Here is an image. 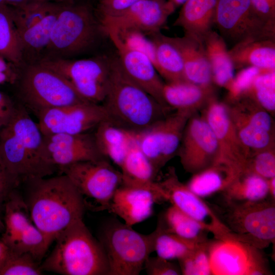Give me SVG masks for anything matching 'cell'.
<instances>
[{
	"mask_svg": "<svg viewBox=\"0 0 275 275\" xmlns=\"http://www.w3.org/2000/svg\"><path fill=\"white\" fill-rule=\"evenodd\" d=\"M58 170L69 177L84 199L93 200L99 210L109 208L116 190L122 183L121 172L106 158L80 161Z\"/></svg>",
	"mask_w": 275,
	"mask_h": 275,
	"instance_id": "obj_10",
	"label": "cell"
},
{
	"mask_svg": "<svg viewBox=\"0 0 275 275\" xmlns=\"http://www.w3.org/2000/svg\"><path fill=\"white\" fill-rule=\"evenodd\" d=\"M158 222L161 228L154 245V252H156L157 256L168 260L174 259L179 260L204 243L190 240L168 232L165 229L162 219Z\"/></svg>",
	"mask_w": 275,
	"mask_h": 275,
	"instance_id": "obj_36",
	"label": "cell"
},
{
	"mask_svg": "<svg viewBox=\"0 0 275 275\" xmlns=\"http://www.w3.org/2000/svg\"><path fill=\"white\" fill-rule=\"evenodd\" d=\"M161 219L168 232L198 242L209 241L206 234L210 232L199 222L173 205L167 210Z\"/></svg>",
	"mask_w": 275,
	"mask_h": 275,
	"instance_id": "obj_35",
	"label": "cell"
},
{
	"mask_svg": "<svg viewBox=\"0 0 275 275\" xmlns=\"http://www.w3.org/2000/svg\"><path fill=\"white\" fill-rule=\"evenodd\" d=\"M186 0H167L168 4L175 11L178 7L181 6Z\"/></svg>",
	"mask_w": 275,
	"mask_h": 275,
	"instance_id": "obj_54",
	"label": "cell"
},
{
	"mask_svg": "<svg viewBox=\"0 0 275 275\" xmlns=\"http://www.w3.org/2000/svg\"><path fill=\"white\" fill-rule=\"evenodd\" d=\"M9 248L2 240H0V263L6 255Z\"/></svg>",
	"mask_w": 275,
	"mask_h": 275,
	"instance_id": "obj_55",
	"label": "cell"
},
{
	"mask_svg": "<svg viewBox=\"0 0 275 275\" xmlns=\"http://www.w3.org/2000/svg\"><path fill=\"white\" fill-rule=\"evenodd\" d=\"M112 57L71 60H46L41 63L64 77L87 101L102 104L109 86Z\"/></svg>",
	"mask_w": 275,
	"mask_h": 275,
	"instance_id": "obj_9",
	"label": "cell"
},
{
	"mask_svg": "<svg viewBox=\"0 0 275 275\" xmlns=\"http://www.w3.org/2000/svg\"><path fill=\"white\" fill-rule=\"evenodd\" d=\"M36 1H43V2H47L49 0H36Z\"/></svg>",
	"mask_w": 275,
	"mask_h": 275,
	"instance_id": "obj_56",
	"label": "cell"
},
{
	"mask_svg": "<svg viewBox=\"0 0 275 275\" xmlns=\"http://www.w3.org/2000/svg\"><path fill=\"white\" fill-rule=\"evenodd\" d=\"M5 207V231L2 240L9 248L33 222L25 201L10 192Z\"/></svg>",
	"mask_w": 275,
	"mask_h": 275,
	"instance_id": "obj_34",
	"label": "cell"
},
{
	"mask_svg": "<svg viewBox=\"0 0 275 275\" xmlns=\"http://www.w3.org/2000/svg\"><path fill=\"white\" fill-rule=\"evenodd\" d=\"M0 56V85L9 83L15 84L19 77V74L11 64Z\"/></svg>",
	"mask_w": 275,
	"mask_h": 275,
	"instance_id": "obj_51",
	"label": "cell"
},
{
	"mask_svg": "<svg viewBox=\"0 0 275 275\" xmlns=\"http://www.w3.org/2000/svg\"><path fill=\"white\" fill-rule=\"evenodd\" d=\"M112 123L124 129L142 132L167 115L163 106L129 78L117 57H112L109 86L102 103Z\"/></svg>",
	"mask_w": 275,
	"mask_h": 275,
	"instance_id": "obj_3",
	"label": "cell"
},
{
	"mask_svg": "<svg viewBox=\"0 0 275 275\" xmlns=\"http://www.w3.org/2000/svg\"><path fill=\"white\" fill-rule=\"evenodd\" d=\"M140 0H99L100 16H114L120 14Z\"/></svg>",
	"mask_w": 275,
	"mask_h": 275,
	"instance_id": "obj_47",
	"label": "cell"
},
{
	"mask_svg": "<svg viewBox=\"0 0 275 275\" xmlns=\"http://www.w3.org/2000/svg\"><path fill=\"white\" fill-rule=\"evenodd\" d=\"M269 197L275 200V176L267 179Z\"/></svg>",
	"mask_w": 275,
	"mask_h": 275,
	"instance_id": "obj_53",
	"label": "cell"
},
{
	"mask_svg": "<svg viewBox=\"0 0 275 275\" xmlns=\"http://www.w3.org/2000/svg\"><path fill=\"white\" fill-rule=\"evenodd\" d=\"M19 253H28L40 262L48 249L42 232L32 223L9 248Z\"/></svg>",
	"mask_w": 275,
	"mask_h": 275,
	"instance_id": "obj_40",
	"label": "cell"
},
{
	"mask_svg": "<svg viewBox=\"0 0 275 275\" xmlns=\"http://www.w3.org/2000/svg\"><path fill=\"white\" fill-rule=\"evenodd\" d=\"M103 34L108 37L115 46L121 66L127 76L160 104L169 107L162 97L164 83L150 59L142 52L128 46L116 32L107 30Z\"/></svg>",
	"mask_w": 275,
	"mask_h": 275,
	"instance_id": "obj_19",
	"label": "cell"
},
{
	"mask_svg": "<svg viewBox=\"0 0 275 275\" xmlns=\"http://www.w3.org/2000/svg\"><path fill=\"white\" fill-rule=\"evenodd\" d=\"M144 268L149 275L182 274L180 267L159 256L149 257L145 261Z\"/></svg>",
	"mask_w": 275,
	"mask_h": 275,
	"instance_id": "obj_46",
	"label": "cell"
},
{
	"mask_svg": "<svg viewBox=\"0 0 275 275\" xmlns=\"http://www.w3.org/2000/svg\"><path fill=\"white\" fill-rule=\"evenodd\" d=\"M17 104L0 91V129L5 126L13 115Z\"/></svg>",
	"mask_w": 275,
	"mask_h": 275,
	"instance_id": "obj_50",
	"label": "cell"
},
{
	"mask_svg": "<svg viewBox=\"0 0 275 275\" xmlns=\"http://www.w3.org/2000/svg\"><path fill=\"white\" fill-rule=\"evenodd\" d=\"M162 97L166 105L170 108L196 113L216 95L214 85L203 86L181 81L164 83Z\"/></svg>",
	"mask_w": 275,
	"mask_h": 275,
	"instance_id": "obj_23",
	"label": "cell"
},
{
	"mask_svg": "<svg viewBox=\"0 0 275 275\" xmlns=\"http://www.w3.org/2000/svg\"><path fill=\"white\" fill-rule=\"evenodd\" d=\"M19 184L8 172L0 152V198L8 195Z\"/></svg>",
	"mask_w": 275,
	"mask_h": 275,
	"instance_id": "obj_49",
	"label": "cell"
},
{
	"mask_svg": "<svg viewBox=\"0 0 275 275\" xmlns=\"http://www.w3.org/2000/svg\"><path fill=\"white\" fill-rule=\"evenodd\" d=\"M43 272L40 262L31 255L9 249L0 263V275H40Z\"/></svg>",
	"mask_w": 275,
	"mask_h": 275,
	"instance_id": "obj_39",
	"label": "cell"
},
{
	"mask_svg": "<svg viewBox=\"0 0 275 275\" xmlns=\"http://www.w3.org/2000/svg\"><path fill=\"white\" fill-rule=\"evenodd\" d=\"M221 219L237 240L261 249L275 240L274 200L269 198L254 202L226 203Z\"/></svg>",
	"mask_w": 275,
	"mask_h": 275,
	"instance_id": "obj_8",
	"label": "cell"
},
{
	"mask_svg": "<svg viewBox=\"0 0 275 275\" xmlns=\"http://www.w3.org/2000/svg\"><path fill=\"white\" fill-rule=\"evenodd\" d=\"M240 172L225 162L217 161L209 167L193 174L186 185L201 198L223 192Z\"/></svg>",
	"mask_w": 275,
	"mask_h": 275,
	"instance_id": "obj_29",
	"label": "cell"
},
{
	"mask_svg": "<svg viewBox=\"0 0 275 275\" xmlns=\"http://www.w3.org/2000/svg\"><path fill=\"white\" fill-rule=\"evenodd\" d=\"M241 171L252 173L266 179L274 177V148L250 153Z\"/></svg>",
	"mask_w": 275,
	"mask_h": 275,
	"instance_id": "obj_43",
	"label": "cell"
},
{
	"mask_svg": "<svg viewBox=\"0 0 275 275\" xmlns=\"http://www.w3.org/2000/svg\"><path fill=\"white\" fill-rule=\"evenodd\" d=\"M217 0H186L181 6L173 25L185 35L202 41L214 25Z\"/></svg>",
	"mask_w": 275,
	"mask_h": 275,
	"instance_id": "obj_26",
	"label": "cell"
},
{
	"mask_svg": "<svg viewBox=\"0 0 275 275\" xmlns=\"http://www.w3.org/2000/svg\"><path fill=\"white\" fill-rule=\"evenodd\" d=\"M53 6L47 2L32 0L13 9L14 21L18 33L41 20L49 12Z\"/></svg>",
	"mask_w": 275,
	"mask_h": 275,
	"instance_id": "obj_41",
	"label": "cell"
},
{
	"mask_svg": "<svg viewBox=\"0 0 275 275\" xmlns=\"http://www.w3.org/2000/svg\"><path fill=\"white\" fill-rule=\"evenodd\" d=\"M226 203L254 202L268 198V181L256 174L240 172L222 192Z\"/></svg>",
	"mask_w": 275,
	"mask_h": 275,
	"instance_id": "obj_32",
	"label": "cell"
},
{
	"mask_svg": "<svg viewBox=\"0 0 275 275\" xmlns=\"http://www.w3.org/2000/svg\"><path fill=\"white\" fill-rule=\"evenodd\" d=\"M170 38L182 56L186 80L203 86L214 85L202 41L185 34Z\"/></svg>",
	"mask_w": 275,
	"mask_h": 275,
	"instance_id": "obj_24",
	"label": "cell"
},
{
	"mask_svg": "<svg viewBox=\"0 0 275 275\" xmlns=\"http://www.w3.org/2000/svg\"><path fill=\"white\" fill-rule=\"evenodd\" d=\"M214 25L225 41L233 45L252 37H275V25L257 15L250 0H217Z\"/></svg>",
	"mask_w": 275,
	"mask_h": 275,
	"instance_id": "obj_13",
	"label": "cell"
},
{
	"mask_svg": "<svg viewBox=\"0 0 275 275\" xmlns=\"http://www.w3.org/2000/svg\"><path fill=\"white\" fill-rule=\"evenodd\" d=\"M178 149L183 168L192 174L217 161L218 149L216 138L201 114L195 113L188 120Z\"/></svg>",
	"mask_w": 275,
	"mask_h": 275,
	"instance_id": "obj_16",
	"label": "cell"
},
{
	"mask_svg": "<svg viewBox=\"0 0 275 275\" xmlns=\"http://www.w3.org/2000/svg\"><path fill=\"white\" fill-rule=\"evenodd\" d=\"M194 113L176 110L138 133L139 147L157 174L178 150L186 123Z\"/></svg>",
	"mask_w": 275,
	"mask_h": 275,
	"instance_id": "obj_12",
	"label": "cell"
},
{
	"mask_svg": "<svg viewBox=\"0 0 275 275\" xmlns=\"http://www.w3.org/2000/svg\"><path fill=\"white\" fill-rule=\"evenodd\" d=\"M241 97L252 100L271 115H274L275 70L263 72L256 76L242 92L239 98Z\"/></svg>",
	"mask_w": 275,
	"mask_h": 275,
	"instance_id": "obj_37",
	"label": "cell"
},
{
	"mask_svg": "<svg viewBox=\"0 0 275 275\" xmlns=\"http://www.w3.org/2000/svg\"><path fill=\"white\" fill-rule=\"evenodd\" d=\"M155 48V67L167 82L186 81L184 64L177 47L160 32L151 34Z\"/></svg>",
	"mask_w": 275,
	"mask_h": 275,
	"instance_id": "obj_31",
	"label": "cell"
},
{
	"mask_svg": "<svg viewBox=\"0 0 275 275\" xmlns=\"http://www.w3.org/2000/svg\"><path fill=\"white\" fill-rule=\"evenodd\" d=\"M226 104L236 129L274 133L273 116L252 100L241 97Z\"/></svg>",
	"mask_w": 275,
	"mask_h": 275,
	"instance_id": "obj_28",
	"label": "cell"
},
{
	"mask_svg": "<svg viewBox=\"0 0 275 275\" xmlns=\"http://www.w3.org/2000/svg\"><path fill=\"white\" fill-rule=\"evenodd\" d=\"M174 12L167 0H140L120 14L101 16L98 20L103 34L135 30L151 35L160 32Z\"/></svg>",
	"mask_w": 275,
	"mask_h": 275,
	"instance_id": "obj_17",
	"label": "cell"
},
{
	"mask_svg": "<svg viewBox=\"0 0 275 275\" xmlns=\"http://www.w3.org/2000/svg\"><path fill=\"white\" fill-rule=\"evenodd\" d=\"M93 132L98 148L105 158H109L120 168L138 133L106 120L100 123Z\"/></svg>",
	"mask_w": 275,
	"mask_h": 275,
	"instance_id": "obj_27",
	"label": "cell"
},
{
	"mask_svg": "<svg viewBox=\"0 0 275 275\" xmlns=\"http://www.w3.org/2000/svg\"><path fill=\"white\" fill-rule=\"evenodd\" d=\"M17 80L19 103L36 117L49 109L88 101L64 77L41 63L28 67Z\"/></svg>",
	"mask_w": 275,
	"mask_h": 275,
	"instance_id": "obj_6",
	"label": "cell"
},
{
	"mask_svg": "<svg viewBox=\"0 0 275 275\" xmlns=\"http://www.w3.org/2000/svg\"><path fill=\"white\" fill-rule=\"evenodd\" d=\"M137 139L130 145L120 167L122 184L149 189L160 196L164 200H167L164 190L158 182L154 181L157 174L141 150Z\"/></svg>",
	"mask_w": 275,
	"mask_h": 275,
	"instance_id": "obj_25",
	"label": "cell"
},
{
	"mask_svg": "<svg viewBox=\"0 0 275 275\" xmlns=\"http://www.w3.org/2000/svg\"><path fill=\"white\" fill-rule=\"evenodd\" d=\"M210 241L202 243L190 253L178 260L182 274H212L209 254Z\"/></svg>",
	"mask_w": 275,
	"mask_h": 275,
	"instance_id": "obj_42",
	"label": "cell"
},
{
	"mask_svg": "<svg viewBox=\"0 0 275 275\" xmlns=\"http://www.w3.org/2000/svg\"><path fill=\"white\" fill-rule=\"evenodd\" d=\"M0 152L8 172L19 183L46 177L58 170L47 160L38 123L19 103L9 122L0 129Z\"/></svg>",
	"mask_w": 275,
	"mask_h": 275,
	"instance_id": "obj_2",
	"label": "cell"
},
{
	"mask_svg": "<svg viewBox=\"0 0 275 275\" xmlns=\"http://www.w3.org/2000/svg\"><path fill=\"white\" fill-rule=\"evenodd\" d=\"M161 200H164L160 196L149 189L122 184L116 190L108 209L132 227L150 217L154 204Z\"/></svg>",
	"mask_w": 275,
	"mask_h": 275,
	"instance_id": "obj_21",
	"label": "cell"
},
{
	"mask_svg": "<svg viewBox=\"0 0 275 275\" xmlns=\"http://www.w3.org/2000/svg\"><path fill=\"white\" fill-rule=\"evenodd\" d=\"M41 270L62 275H109L105 251L83 222L76 220L56 238Z\"/></svg>",
	"mask_w": 275,
	"mask_h": 275,
	"instance_id": "obj_4",
	"label": "cell"
},
{
	"mask_svg": "<svg viewBox=\"0 0 275 275\" xmlns=\"http://www.w3.org/2000/svg\"><path fill=\"white\" fill-rule=\"evenodd\" d=\"M228 52L234 69L254 67L275 70V37L248 38L233 45Z\"/></svg>",
	"mask_w": 275,
	"mask_h": 275,
	"instance_id": "obj_22",
	"label": "cell"
},
{
	"mask_svg": "<svg viewBox=\"0 0 275 275\" xmlns=\"http://www.w3.org/2000/svg\"><path fill=\"white\" fill-rule=\"evenodd\" d=\"M260 250L234 239L211 241L209 254L212 274H270L267 261Z\"/></svg>",
	"mask_w": 275,
	"mask_h": 275,
	"instance_id": "obj_11",
	"label": "cell"
},
{
	"mask_svg": "<svg viewBox=\"0 0 275 275\" xmlns=\"http://www.w3.org/2000/svg\"><path fill=\"white\" fill-rule=\"evenodd\" d=\"M61 6L53 5L49 12L30 28L19 33L22 49L39 50L49 44L53 24Z\"/></svg>",
	"mask_w": 275,
	"mask_h": 275,
	"instance_id": "obj_38",
	"label": "cell"
},
{
	"mask_svg": "<svg viewBox=\"0 0 275 275\" xmlns=\"http://www.w3.org/2000/svg\"><path fill=\"white\" fill-rule=\"evenodd\" d=\"M202 42L210 65L213 84L226 89L234 76V68L226 42L212 30L204 37Z\"/></svg>",
	"mask_w": 275,
	"mask_h": 275,
	"instance_id": "obj_30",
	"label": "cell"
},
{
	"mask_svg": "<svg viewBox=\"0 0 275 275\" xmlns=\"http://www.w3.org/2000/svg\"><path fill=\"white\" fill-rule=\"evenodd\" d=\"M98 34L103 35L99 20L88 6H61L47 48L59 56L76 54L91 47Z\"/></svg>",
	"mask_w": 275,
	"mask_h": 275,
	"instance_id": "obj_7",
	"label": "cell"
},
{
	"mask_svg": "<svg viewBox=\"0 0 275 275\" xmlns=\"http://www.w3.org/2000/svg\"><path fill=\"white\" fill-rule=\"evenodd\" d=\"M117 33L128 46L146 54L155 65V48L151 39L147 38L143 33L135 30Z\"/></svg>",
	"mask_w": 275,
	"mask_h": 275,
	"instance_id": "obj_45",
	"label": "cell"
},
{
	"mask_svg": "<svg viewBox=\"0 0 275 275\" xmlns=\"http://www.w3.org/2000/svg\"><path fill=\"white\" fill-rule=\"evenodd\" d=\"M158 222L155 230L143 234L116 219L102 226L98 240L106 256L109 275H138L145 261L154 252L156 238L160 230Z\"/></svg>",
	"mask_w": 275,
	"mask_h": 275,
	"instance_id": "obj_5",
	"label": "cell"
},
{
	"mask_svg": "<svg viewBox=\"0 0 275 275\" xmlns=\"http://www.w3.org/2000/svg\"><path fill=\"white\" fill-rule=\"evenodd\" d=\"M256 14L265 22L275 25V0H250Z\"/></svg>",
	"mask_w": 275,
	"mask_h": 275,
	"instance_id": "obj_48",
	"label": "cell"
},
{
	"mask_svg": "<svg viewBox=\"0 0 275 275\" xmlns=\"http://www.w3.org/2000/svg\"><path fill=\"white\" fill-rule=\"evenodd\" d=\"M24 182L29 186L25 201L31 220L43 234L48 249L68 226L83 218L86 202L73 182L64 174L31 179Z\"/></svg>",
	"mask_w": 275,
	"mask_h": 275,
	"instance_id": "obj_1",
	"label": "cell"
},
{
	"mask_svg": "<svg viewBox=\"0 0 275 275\" xmlns=\"http://www.w3.org/2000/svg\"><path fill=\"white\" fill-rule=\"evenodd\" d=\"M37 118L41 131L46 135L89 132L101 122L108 120V115L102 104L87 101L49 109Z\"/></svg>",
	"mask_w": 275,
	"mask_h": 275,
	"instance_id": "obj_15",
	"label": "cell"
},
{
	"mask_svg": "<svg viewBox=\"0 0 275 275\" xmlns=\"http://www.w3.org/2000/svg\"><path fill=\"white\" fill-rule=\"evenodd\" d=\"M22 47L14 18L13 9L0 5V56L18 65L22 60Z\"/></svg>",
	"mask_w": 275,
	"mask_h": 275,
	"instance_id": "obj_33",
	"label": "cell"
},
{
	"mask_svg": "<svg viewBox=\"0 0 275 275\" xmlns=\"http://www.w3.org/2000/svg\"><path fill=\"white\" fill-rule=\"evenodd\" d=\"M201 115L216 138L218 149L217 161L225 162L241 172L250 152L238 135L226 103L218 101L215 97L201 109Z\"/></svg>",
	"mask_w": 275,
	"mask_h": 275,
	"instance_id": "obj_18",
	"label": "cell"
},
{
	"mask_svg": "<svg viewBox=\"0 0 275 275\" xmlns=\"http://www.w3.org/2000/svg\"><path fill=\"white\" fill-rule=\"evenodd\" d=\"M43 139L47 160L58 169L80 161L105 158L98 148L93 133L43 135Z\"/></svg>",
	"mask_w": 275,
	"mask_h": 275,
	"instance_id": "obj_20",
	"label": "cell"
},
{
	"mask_svg": "<svg viewBox=\"0 0 275 275\" xmlns=\"http://www.w3.org/2000/svg\"><path fill=\"white\" fill-rule=\"evenodd\" d=\"M1 199V198H0V200Z\"/></svg>",
	"mask_w": 275,
	"mask_h": 275,
	"instance_id": "obj_57",
	"label": "cell"
},
{
	"mask_svg": "<svg viewBox=\"0 0 275 275\" xmlns=\"http://www.w3.org/2000/svg\"><path fill=\"white\" fill-rule=\"evenodd\" d=\"M167 200L208 230L217 239H236L216 212L178 179L174 168H170L162 180L158 182ZM237 240V239H236Z\"/></svg>",
	"mask_w": 275,
	"mask_h": 275,
	"instance_id": "obj_14",
	"label": "cell"
},
{
	"mask_svg": "<svg viewBox=\"0 0 275 275\" xmlns=\"http://www.w3.org/2000/svg\"><path fill=\"white\" fill-rule=\"evenodd\" d=\"M273 70L262 69L254 67H249L240 69L234 76L227 91V103H232L237 100L242 92L248 87L253 79L260 73Z\"/></svg>",
	"mask_w": 275,
	"mask_h": 275,
	"instance_id": "obj_44",
	"label": "cell"
},
{
	"mask_svg": "<svg viewBox=\"0 0 275 275\" xmlns=\"http://www.w3.org/2000/svg\"><path fill=\"white\" fill-rule=\"evenodd\" d=\"M32 0H0V5L19 7Z\"/></svg>",
	"mask_w": 275,
	"mask_h": 275,
	"instance_id": "obj_52",
	"label": "cell"
}]
</instances>
